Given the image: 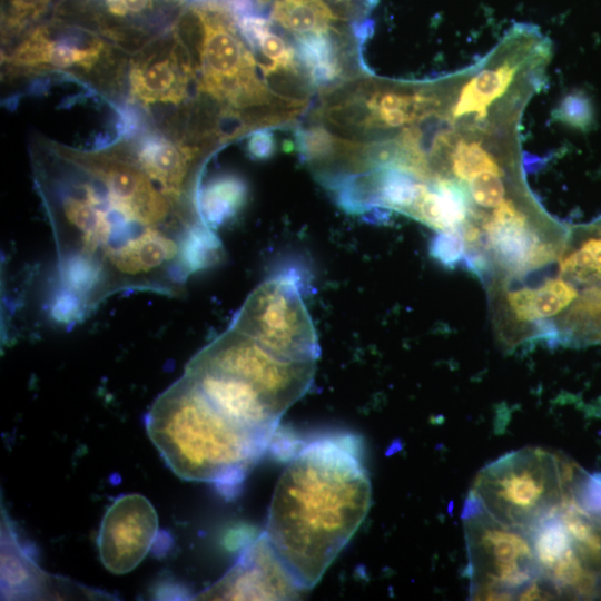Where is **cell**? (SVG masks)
<instances>
[{"label": "cell", "instance_id": "cell-1", "mask_svg": "<svg viewBox=\"0 0 601 601\" xmlns=\"http://www.w3.org/2000/svg\"><path fill=\"white\" fill-rule=\"evenodd\" d=\"M372 487L352 436L300 447L274 489L264 534L300 589L313 588L368 513Z\"/></svg>", "mask_w": 601, "mask_h": 601}, {"label": "cell", "instance_id": "cell-2", "mask_svg": "<svg viewBox=\"0 0 601 601\" xmlns=\"http://www.w3.org/2000/svg\"><path fill=\"white\" fill-rule=\"evenodd\" d=\"M146 428L177 476L213 483L225 496L237 493L272 442L218 410L186 373L155 400Z\"/></svg>", "mask_w": 601, "mask_h": 601}, {"label": "cell", "instance_id": "cell-3", "mask_svg": "<svg viewBox=\"0 0 601 601\" xmlns=\"http://www.w3.org/2000/svg\"><path fill=\"white\" fill-rule=\"evenodd\" d=\"M196 4L198 16L180 39L194 59L198 100L235 122L239 135L296 118L302 109L276 98L257 75L255 55L234 19L215 6Z\"/></svg>", "mask_w": 601, "mask_h": 601}, {"label": "cell", "instance_id": "cell-4", "mask_svg": "<svg viewBox=\"0 0 601 601\" xmlns=\"http://www.w3.org/2000/svg\"><path fill=\"white\" fill-rule=\"evenodd\" d=\"M578 474L560 456L523 449L482 469L470 495L495 520L526 532L570 495Z\"/></svg>", "mask_w": 601, "mask_h": 601}, {"label": "cell", "instance_id": "cell-5", "mask_svg": "<svg viewBox=\"0 0 601 601\" xmlns=\"http://www.w3.org/2000/svg\"><path fill=\"white\" fill-rule=\"evenodd\" d=\"M463 520L471 594L477 599H511L542 579L529 535L486 513L470 495Z\"/></svg>", "mask_w": 601, "mask_h": 601}, {"label": "cell", "instance_id": "cell-6", "mask_svg": "<svg viewBox=\"0 0 601 601\" xmlns=\"http://www.w3.org/2000/svg\"><path fill=\"white\" fill-rule=\"evenodd\" d=\"M302 287L296 268L272 275L248 295L229 327L280 358L316 362L321 349Z\"/></svg>", "mask_w": 601, "mask_h": 601}, {"label": "cell", "instance_id": "cell-7", "mask_svg": "<svg viewBox=\"0 0 601 601\" xmlns=\"http://www.w3.org/2000/svg\"><path fill=\"white\" fill-rule=\"evenodd\" d=\"M189 362L252 383L285 412L308 392L316 370V362L280 358L231 327Z\"/></svg>", "mask_w": 601, "mask_h": 601}, {"label": "cell", "instance_id": "cell-8", "mask_svg": "<svg viewBox=\"0 0 601 601\" xmlns=\"http://www.w3.org/2000/svg\"><path fill=\"white\" fill-rule=\"evenodd\" d=\"M129 93L145 109L180 106L196 85V68L188 47L171 27L137 49L129 62Z\"/></svg>", "mask_w": 601, "mask_h": 601}, {"label": "cell", "instance_id": "cell-9", "mask_svg": "<svg viewBox=\"0 0 601 601\" xmlns=\"http://www.w3.org/2000/svg\"><path fill=\"white\" fill-rule=\"evenodd\" d=\"M157 533V512L146 496H118L107 509L97 538L104 566L115 574L132 571L148 554Z\"/></svg>", "mask_w": 601, "mask_h": 601}, {"label": "cell", "instance_id": "cell-10", "mask_svg": "<svg viewBox=\"0 0 601 601\" xmlns=\"http://www.w3.org/2000/svg\"><path fill=\"white\" fill-rule=\"evenodd\" d=\"M110 53V45L90 31L39 26L24 36L6 62L29 70L90 71Z\"/></svg>", "mask_w": 601, "mask_h": 601}, {"label": "cell", "instance_id": "cell-11", "mask_svg": "<svg viewBox=\"0 0 601 601\" xmlns=\"http://www.w3.org/2000/svg\"><path fill=\"white\" fill-rule=\"evenodd\" d=\"M302 590L262 533L220 580L198 594V599L279 600L297 597Z\"/></svg>", "mask_w": 601, "mask_h": 601}, {"label": "cell", "instance_id": "cell-12", "mask_svg": "<svg viewBox=\"0 0 601 601\" xmlns=\"http://www.w3.org/2000/svg\"><path fill=\"white\" fill-rule=\"evenodd\" d=\"M129 151L171 198L197 207L199 176L196 167L201 146L151 131L139 138Z\"/></svg>", "mask_w": 601, "mask_h": 601}, {"label": "cell", "instance_id": "cell-13", "mask_svg": "<svg viewBox=\"0 0 601 601\" xmlns=\"http://www.w3.org/2000/svg\"><path fill=\"white\" fill-rule=\"evenodd\" d=\"M489 248L497 263L513 274L532 269V256L542 243L525 215L511 200L502 201L483 225Z\"/></svg>", "mask_w": 601, "mask_h": 601}, {"label": "cell", "instance_id": "cell-14", "mask_svg": "<svg viewBox=\"0 0 601 601\" xmlns=\"http://www.w3.org/2000/svg\"><path fill=\"white\" fill-rule=\"evenodd\" d=\"M467 187L450 178L424 181L421 194L408 215L437 229H462L470 215Z\"/></svg>", "mask_w": 601, "mask_h": 601}, {"label": "cell", "instance_id": "cell-15", "mask_svg": "<svg viewBox=\"0 0 601 601\" xmlns=\"http://www.w3.org/2000/svg\"><path fill=\"white\" fill-rule=\"evenodd\" d=\"M247 196V184L237 175L225 174L210 179L197 191V208L203 223L213 230L218 229L236 217Z\"/></svg>", "mask_w": 601, "mask_h": 601}, {"label": "cell", "instance_id": "cell-16", "mask_svg": "<svg viewBox=\"0 0 601 601\" xmlns=\"http://www.w3.org/2000/svg\"><path fill=\"white\" fill-rule=\"evenodd\" d=\"M577 297L574 286L559 277L538 288L514 290L508 295V303L518 321L533 322L556 315Z\"/></svg>", "mask_w": 601, "mask_h": 601}, {"label": "cell", "instance_id": "cell-17", "mask_svg": "<svg viewBox=\"0 0 601 601\" xmlns=\"http://www.w3.org/2000/svg\"><path fill=\"white\" fill-rule=\"evenodd\" d=\"M516 66L505 62L495 68L483 69L462 87L453 107V115L462 117L477 114L485 116L487 107L502 97L512 83Z\"/></svg>", "mask_w": 601, "mask_h": 601}, {"label": "cell", "instance_id": "cell-18", "mask_svg": "<svg viewBox=\"0 0 601 601\" xmlns=\"http://www.w3.org/2000/svg\"><path fill=\"white\" fill-rule=\"evenodd\" d=\"M526 534L530 538L541 577L575 548L558 509L539 519L526 531Z\"/></svg>", "mask_w": 601, "mask_h": 601}, {"label": "cell", "instance_id": "cell-19", "mask_svg": "<svg viewBox=\"0 0 601 601\" xmlns=\"http://www.w3.org/2000/svg\"><path fill=\"white\" fill-rule=\"evenodd\" d=\"M451 135L449 146L440 156L435 167L450 165L456 181L470 183L473 178L485 173L503 175L493 155L477 140L456 139Z\"/></svg>", "mask_w": 601, "mask_h": 601}, {"label": "cell", "instance_id": "cell-20", "mask_svg": "<svg viewBox=\"0 0 601 601\" xmlns=\"http://www.w3.org/2000/svg\"><path fill=\"white\" fill-rule=\"evenodd\" d=\"M564 337L575 343H597L601 331V286L585 290L563 322Z\"/></svg>", "mask_w": 601, "mask_h": 601}, {"label": "cell", "instance_id": "cell-21", "mask_svg": "<svg viewBox=\"0 0 601 601\" xmlns=\"http://www.w3.org/2000/svg\"><path fill=\"white\" fill-rule=\"evenodd\" d=\"M224 257L225 250L215 230L203 221L196 225L183 249V262L189 276L217 265Z\"/></svg>", "mask_w": 601, "mask_h": 601}, {"label": "cell", "instance_id": "cell-22", "mask_svg": "<svg viewBox=\"0 0 601 601\" xmlns=\"http://www.w3.org/2000/svg\"><path fill=\"white\" fill-rule=\"evenodd\" d=\"M560 272L579 284L601 283V233L584 239L560 260Z\"/></svg>", "mask_w": 601, "mask_h": 601}, {"label": "cell", "instance_id": "cell-23", "mask_svg": "<svg viewBox=\"0 0 601 601\" xmlns=\"http://www.w3.org/2000/svg\"><path fill=\"white\" fill-rule=\"evenodd\" d=\"M571 496L601 531V474L579 473L571 487Z\"/></svg>", "mask_w": 601, "mask_h": 601}, {"label": "cell", "instance_id": "cell-24", "mask_svg": "<svg viewBox=\"0 0 601 601\" xmlns=\"http://www.w3.org/2000/svg\"><path fill=\"white\" fill-rule=\"evenodd\" d=\"M553 116L568 126L587 129L593 121V110L588 97L582 92L566 95Z\"/></svg>", "mask_w": 601, "mask_h": 601}, {"label": "cell", "instance_id": "cell-25", "mask_svg": "<svg viewBox=\"0 0 601 601\" xmlns=\"http://www.w3.org/2000/svg\"><path fill=\"white\" fill-rule=\"evenodd\" d=\"M501 175L485 173L473 178L467 190L471 200L486 208L497 207L504 201L505 187Z\"/></svg>", "mask_w": 601, "mask_h": 601}, {"label": "cell", "instance_id": "cell-26", "mask_svg": "<svg viewBox=\"0 0 601 601\" xmlns=\"http://www.w3.org/2000/svg\"><path fill=\"white\" fill-rule=\"evenodd\" d=\"M430 253L444 266L457 265L466 254L462 229L439 231L431 243Z\"/></svg>", "mask_w": 601, "mask_h": 601}, {"label": "cell", "instance_id": "cell-27", "mask_svg": "<svg viewBox=\"0 0 601 601\" xmlns=\"http://www.w3.org/2000/svg\"><path fill=\"white\" fill-rule=\"evenodd\" d=\"M51 0H11L10 12L6 17V31L14 36L38 19Z\"/></svg>", "mask_w": 601, "mask_h": 601}, {"label": "cell", "instance_id": "cell-28", "mask_svg": "<svg viewBox=\"0 0 601 601\" xmlns=\"http://www.w3.org/2000/svg\"><path fill=\"white\" fill-rule=\"evenodd\" d=\"M51 313L56 321L68 324L83 317L86 312L77 296L62 292L58 295Z\"/></svg>", "mask_w": 601, "mask_h": 601}, {"label": "cell", "instance_id": "cell-29", "mask_svg": "<svg viewBox=\"0 0 601 601\" xmlns=\"http://www.w3.org/2000/svg\"><path fill=\"white\" fill-rule=\"evenodd\" d=\"M275 139L272 130L259 128L252 132L247 149L254 159H267L275 151Z\"/></svg>", "mask_w": 601, "mask_h": 601}, {"label": "cell", "instance_id": "cell-30", "mask_svg": "<svg viewBox=\"0 0 601 601\" xmlns=\"http://www.w3.org/2000/svg\"><path fill=\"white\" fill-rule=\"evenodd\" d=\"M597 343H601V331H600V333L598 335Z\"/></svg>", "mask_w": 601, "mask_h": 601}]
</instances>
